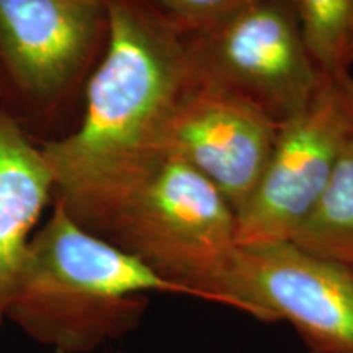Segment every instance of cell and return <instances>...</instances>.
<instances>
[{
	"mask_svg": "<svg viewBox=\"0 0 353 353\" xmlns=\"http://www.w3.org/2000/svg\"><path fill=\"white\" fill-rule=\"evenodd\" d=\"M299 28L322 74L350 70L347 52L350 46L353 0H291Z\"/></svg>",
	"mask_w": 353,
	"mask_h": 353,
	"instance_id": "11",
	"label": "cell"
},
{
	"mask_svg": "<svg viewBox=\"0 0 353 353\" xmlns=\"http://www.w3.org/2000/svg\"><path fill=\"white\" fill-rule=\"evenodd\" d=\"M0 92H2V87H0Z\"/></svg>",
	"mask_w": 353,
	"mask_h": 353,
	"instance_id": "14",
	"label": "cell"
},
{
	"mask_svg": "<svg viewBox=\"0 0 353 353\" xmlns=\"http://www.w3.org/2000/svg\"><path fill=\"white\" fill-rule=\"evenodd\" d=\"M148 293L190 291L79 226L52 201L20 260L6 322L54 353H92L138 327Z\"/></svg>",
	"mask_w": 353,
	"mask_h": 353,
	"instance_id": "2",
	"label": "cell"
},
{
	"mask_svg": "<svg viewBox=\"0 0 353 353\" xmlns=\"http://www.w3.org/2000/svg\"><path fill=\"white\" fill-rule=\"evenodd\" d=\"M105 38L103 0H0V61L37 101L69 92Z\"/></svg>",
	"mask_w": 353,
	"mask_h": 353,
	"instance_id": "7",
	"label": "cell"
},
{
	"mask_svg": "<svg viewBox=\"0 0 353 353\" xmlns=\"http://www.w3.org/2000/svg\"><path fill=\"white\" fill-rule=\"evenodd\" d=\"M185 38L201 85L244 100L280 125L321 81L291 0H257Z\"/></svg>",
	"mask_w": 353,
	"mask_h": 353,
	"instance_id": "4",
	"label": "cell"
},
{
	"mask_svg": "<svg viewBox=\"0 0 353 353\" xmlns=\"http://www.w3.org/2000/svg\"><path fill=\"white\" fill-rule=\"evenodd\" d=\"M107 38L81 126L41 145L54 198L76 223L165 156L174 117L198 87L185 30L151 0H103Z\"/></svg>",
	"mask_w": 353,
	"mask_h": 353,
	"instance_id": "1",
	"label": "cell"
},
{
	"mask_svg": "<svg viewBox=\"0 0 353 353\" xmlns=\"http://www.w3.org/2000/svg\"><path fill=\"white\" fill-rule=\"evenodd\" d=\"M353 139V76L322 74L304 107L278 130L257 190L236 214L237 245L293 242Z\"/></svg>",
	"mask_w": 353,
	"mask_h": 353,
	"instance_id": "5",
	"label": "cell"
},
{
	"mask_svg": "<svg viewBox=\"0 0 353 353\" xmlns=\"http://www.w3.org/2000/svg\"><path fill=\"white\" fill-rule=\"evenodd\" d=\"M52 198L54 179L43 149L0 108V327L26 244Z\"/></svg>",
	"mask_w": 353,
	"mask_h": 353,
	"instance_id": "9",
	"label": "cell"
},
{
	"mask_svg": "<svg viewBox=\"0 0 353 353\" xmlns=\"http://www.w3.org/2000/svg\"><path fill=\"white\" fill-rule=\"evenodd\" d=\"M278 130L254 105L198 83L170 123L165 154L208 180L237 214L267 170Z\"/></svg>",
	"mask_w": 353,
	"mask_h": 353,
	"instance_id": "8",
	"label": "cell"
},
{
	"mask_svg": "<svg viewBox=\"0 0 353 353\" xmlns=\"http://www.w3.org/2000/svg\"><path fill=\"white\" fill-rule=\"evenodd\" d=\"M311 353H317V352H311Z\"/></svg>",
	"mask_w": 353,
	"mask_h": 353,
	"instance_id": "15",
	"label": "cell"
},
{
	"mask_svg": "<svg viewBox=\"0 0 353 353\" xmlns=\"http://www.w3.org/2000/svg\"><path fill=\"white\" fill-rule=\"evenodd\" d=\"M221 304L288 321L317 353H353V272L294 242L237 245L216 288Z\"/></svg>",
	"mask_w": 353,
	"mask_h": 353,
	"instance_id": "6",
	"label": "cell"
},
{
	"mask_svg": "<svg viewBox=\"0 0 353 353\" xmlns=\"http://www.w3.org/2000/svg\"><path fill=\"white\" fill-rule=\"evenodd\" d=\"M353 64V19H352V33H350V46H348L347 52V65L350 68Z\"/></svg>",
	"mask_w": 353,
	"mask_h": 353,
	"instance_id": "13",
	"label": "cell"
},
{
	"mask_svg": "<svg viewBox=\"0 0 353 353\" xmlns=\"http://www.w3.org/2000/svg\"><path fill=\"white\" fill-rule=\"evenodd\" d=\"M293 242L317 257L353 268V139Z\"/></svg>",
	"mask_w": 353,
	"mask_h": 353,
	"instance_id": "10",
	"label": "cell"
},
{
	"mask_svg": "<svg viewBox=\"0 0 353 353\" xmlns=\"http://www.w3.org/2000/svg\"><path fill=\"white\" fill-rule=\"evenodd\" d=\"M350 270H352V272H353V268H350Z\"/></svg>",
	"mask_w": 353,
	"mask_h": 353,
	"instance_id": "16",
	"label": "cell"
},
{
	"mask_svg": "<svg viewBox=\"0 0 353 353\" xmlns=\"http://www.w3.org/2000/svg\"><path fill=\"white\" fill-rule=\"evenodd\" d=\"M79 226L200 299L236 250V214L208 180L170 154L92 210Z\"/></svg>",
	"mask_w": 353,
	"mask_h": 353,
	"instance_id": "3",
	"label": "cell"
},
{
	"mask_svg": "<svg viewBox=\"0 0 353 353\" xmlns=\"http://www.w3.org/2000/svg\"><path fill=\"white\" fill-rule=\"evenodd\" d=\"M185 32L200 30L226 19L257 0H151Z\"/></svg>",
	"mask_w": 353,
	"mask_h": 353,
	"instance_id": "12",
	"label": "cell"
}]
</instances>
